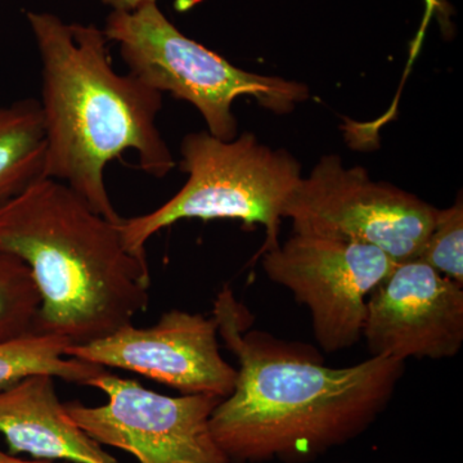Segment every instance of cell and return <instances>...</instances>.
Segmentation results:
<instances>
[{"instance_id":"cell-11","label":"cell","mask_w":463,"mask_h":463,"mask_svg":"<svg viewBox=\"0 0 463 463\" xmlns=\"http://www.w3.org/2000/svg\"><path fill=\"white\" fill-rule=\"evenodd\" d=\"M0 434L11 455L67 463H120L81 430L61 403L54 377L38 374L0 390Z\"/></svg>"},{"instance_id":"cell-12","label":"cell","mask_w":463,"mask_h":463,"mask_svg":"<svg viewBox=\"0 0 463 463\" xmlns=\"http://www.w3.org/2000/svg\"><path fill=\"white\" fill-rule=\"evenodd\" d=\"M45 152L39 100L0 105V207L45 178Z\"/></svg>"},{"instance_id":"cell-1","label":"cell","mask_w":463,"mask_h":463,"mask_svg":"<svg viewBox=\"0 0 463 463\" xmlns=\"http://www.w3.org/2000/svg\"><path fill=\"white\" fill-rule=\"evenodd\" d=\"M214 318L239 362L233 392L210 419L232 463H307L345 446L385 412L404 374L399 359L328 367L310 347L245 332L248 313L228 288Z\"/></svg>"},{"instance_id":"cell-10","label":"cell","mask_w":463,"mask_h":463,"mask_svg":"<svg viewBox=\"0 0 463 463\" xmlns=\"http://www.w3.org/2000/svg\"><path fill=\"white\" fill-rule=\"evenodd\" d=\"M362 339L371 356H456L463 344V285L420 259L395 265L368 297Z\"/></svg>"},{"instance_id":"cell-8","label":"cell","mask_w":463,"mask_h":463,"mask_svg":"<svg viewBox=\"0 0 463 463\" xmlns=\"http://www.w3.org/2000/svg\"><path fill=\"white\" fill-rule=\"evenodd\" d=\"M270 281L309 309L313 334L326 353L359 343L371 292L395 261L373 246L295 234L261 258Z\"/></svg>"},{"instance_id":"cell-15","label":"cell","mask_w":463,"mask_h":463,"mask_svg":"<svg viewBox=\"0 0 463 463\" xmlns=\"http://www.w3.org/2000/svg\"><path fill=\"white\" fill-rule=\"evenodd\" d=\"M417 259L463 285L462 194L448 209H438L434 227Z\"/></svg>"},{"instance_id":"cell-9","label":"cell","mask_w":463,"mask_h":463,"mask_svg":"<svg viewBox=\"0 0 463 463\" xmlns=\"http://www.w3.org/2000/svg\"><path fill=\"white\" fill-rule=\"evenodd\" d=\"M66 356L142 374L183 395L224 399L237 380V368L221 354L214 316L207 318L178 309L164 313L151 327L130 323L102 339L72 344Z\"/></svg>"},{"instance_id":"cell-2","label":"cell","mask_w":463,"mask_h":463,"mask_svg":"<svg viewBox=\"0 0 463 463\" xmlns=\"http://www.w3.org/2000/svg\"><path fill=\"white\" fill-rule=\"evenodd\" d=\"M42 63L41 103L45 178L65 183L112 223L116 212L106 167L127 151L147 175L175 166L157 127L163 94L112 67L109 41L94 25L69 24L48 12H27Z\"/></svg>"},{"instance_id":"cell-20","label":"cell","mask_w":463,"mask_h":463,"mask_svg":"<svg viewBox=\"0 0 463 463\" xmlns=\"http://www.w3.org/2000/svg\"><path fill=\"white\" fill-rule=\"evenodd\" d=\"M63 463H67V462H63Z\"/></svg>"},{"instance_id":"cell-4","label":"cell","mask_w":463,"mask_h":463,"mask_svg":"<svg viewBox=\"0 0 463 463\" xmlns=\"http://www.w3.org/2000/svg\"><path fill=\"white\" fill-rule=\"evenodd\" d=\"M182 190L148 214L123 218L125 246L147 261L148 240L183 219H232L261 224L267 240L261 254L277 248L283 209L303 178L300 163L285 149L261 145L251 133L222 141L209 132L190 133L181 145Z\"/></svg>"},{"instance_id":"cell-5","label":"cell","mask_w":463,"mask_h":463,"mask_svg":"<svg viewBox=\"0 0 463 463\" xmlns=\"http://www.w3.org/2000/svg\"><path fill=\"white\" fill-rule=\"evenodd\" d=\"M103 33L109 42L118 43L130 74L158 93L194 105L206 121L207 132L222 141L237 137L239 124L232 106L239 97H252L274 114H289L309 99L307 85L245 71L188 38L157 3L132 12L112 11Z\"/></svg>"},{"instance_id":"cell-19","label":"cell","mask_w":463,"mask_h":463,"mask_svg":"<svg viewBox=\"0 0 463 463\" xmlns=\"http://www.w3.org/2000/svg\"><path fill=\"white\" fill-rule=\"evenodd\" d=\"M339 463H349V462H339Z\"/></svg>"},{"instance_id":"cell-6","label":"cell","mask_w":463,"mask_h":463,"mask_svg":"<svg viewBox=\"0 0 463 463\" xmlns=\"http://www.w3.org/2000/svg\"><path fill=\"white\" fill-rule=\"evenodd\" d=\"M438 209L364 167L323 156L303 176L283 209L295 234L373 246L395 263L413 260L434 227Z\"/></svg>"},{"instance_id":"cell-3","label":"cell","mask_w":463,"mask_h":463,"mask_svg":"<svg viewBox=\"0 0 463 463\" xmlns=\"http://www.w3.org/2000/svg\"><path fill=\"white\" fill-rule=\"evenodd\" d=\"M118 225L51 178L0 207V250L27 265L41 295L33 334L87 344L147 310L148 261L127 249Z\"/></svg>"},{"instance_id":"cell-7","label":"cell","mask_w":463,"mask_h":463,"mask_svg":"<svg viewBox=\"0 0 463 463\" xmlns=\"http://www.w3.org/2000/svg\"><path fill=\"white\" fill-rule=\"evenodd\" d=\"M87 386L105 392L108 403L88 407L70 402L65 408L100 446L130 453L139 463H232L210 426L221 398L167 397L106 370Z\"/></svg>"},{"instance_id":"cell-16","label":"cell","mask_w":463,"mask_h":463,"mask_svg":"<svg viewBox=\"0 0 463 463\" xmlns=\"http://www.w3.org/2000/svg\"><path fill=\"white\" fill-rule=\"evenodd\" d=\"M425 16H423V23L421 29H420L419 35H417L416 39H414L413 50H417L420 43H421L423 33H425L426 26H428L429 21H430L432 14H437L438 16H440V20H446L447 23L448 18H449V7H448L446 0H425Z\"/></svg>"},{"instance_id":"cell-13","label":"cell","mask_w":463,"mask_h":463,"mask_svg":"<svg viewBox=\"0 0 463 463\" xmlns=\"http://www.w3.org/2000/svg\"><path fill=\"white\" fill-rule=\"evenodd\" d=\"M70 345L71 343L62 337L33 332L0 341V390L38 374L87 385L106 370L66 356Z\"/></svg>"},{"instance_id":"cell-17","label":"cell","mask_w":463,"mask_h":463,"mask_svg":"<svg viewBox=\"0 0 463 463\" xmlns=\"http://www.w3.org/2000/svg\"><path fill=\"white\" fill-rule=\"evenodd\" d=\"M112 11L132 12L142 5L157 3V0H102Z\"/></svg>"},{"instance_id":"cell-18","label":"cell","mask_w":463,"mask_h":463,"mask_svg":"<svg viewBox=\"0 0 463 463\" xmlns=\"http://www.w3.org/2000/svg\"><path fill=\"white\" fill-rule=\"evenodd\" d=\"M0 463H56L53 461H47V459H24L20 457L11 455V453L3 452L0 449Z\"/></svg>"},{"instance_id":"cell-14","label":"cell","mask_w":463,"mask_h":463,"mask_svg":"<svg viewBox=\"0 0 463 463\" xmlns=\"http://www.w3.org/2000/svg\"><path fill=\"white\" fill-rule=\"evenodd\" d=\"M41 295L27 265L0 250V341L33 332Z\"/></svg>"}]
</instances>
